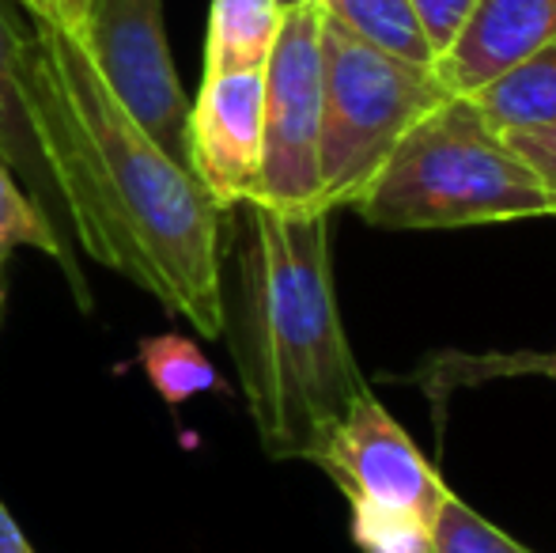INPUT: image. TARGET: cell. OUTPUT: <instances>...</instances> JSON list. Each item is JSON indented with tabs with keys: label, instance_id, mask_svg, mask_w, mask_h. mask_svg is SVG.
Instances as JSON below:
<instances>
[{
	"label": "cell",
	"instance_id": "1",
	"mask_svg": "<svg viewBox=\"0 0 556 553\" xmlns=\"http://www.w3.org/2000/svg\"><path fill=\"white\" fill-rule=\"evenodd\" d=\"M23 99L68 213V236L201 338H224L227 216L111 96L61 23L30 20Z\"/></svg>",
	"mask_w": 556,
	"mask_h": 553
},
{
	"label": "cell",
	"instance_id": "2",
	"mask_svg": "<svg viewBox=\"0 0 556 553\" xmlns=\"http://www.w3.org/2000/svg\"><path fill=\"white\" fill-rule=\"evenodd\" d=\"M235 300L224 303L235 368L257 440L273 458H311L364 399L330 266V216L239 205Z\"/></svg>",
	"mask_w": 556,
	"mask_h": 553
},
{
	"label": "cell",
	"instance_id": "3",
	"mask_svg": "<svg viewBox=\"0 0 556 553\" xmlns=\"http://www.w3.org/2000/svg\"><path fill=\"white\" fill-rule=\"evenodd\" d=\"M371 228H473L556 216V190L466 96L435 103L352 205Z\"/></svg>",
	"mask_w": 556,
	"mask_h": 553
},
{
	"label": "cell",
	"instance_id": "4",
	"mask_svg": "<svg viewBox=\"0 0 556 553\" xmlns=\"http://www.w3.org/2000/svg\"><path fill=\"white\" fill-rule=\"evenodd\" d=\"M451 91L417 68L352 38L323 15V209H352L402 137Z\"/></svg>",
	"mask_w": 556,
	"mask_h": 553
},
{
	"label": "cell",
	"instance_id": "5",
	"mask_svg": "<svg viewBox=\"0 0 556 553\" xmlns=\"http://www.w3.org/2000/svg\"><path fill=\"white\" fill-rule=\"evenodd\" d=\"M318 140H323V8L311 0L285 12L277 46L265 61L262 171L247 205H265L285 216L326 213Z\"/></svg>",
	"mask_w": 556,
	"mask_h": 553
},
{
	"label": "cell",
	"instance_id": "6",
	"mask_svg": "<svg viewBox=\"0 0 556 553\" xmlns=\"http://www.w3.org/2000/svg\"><path fill=\"white\" fill-rule=\"evenodd\" d=\"M76 42L111 96L170 160L186 163V91L163 27V0H91Z\"/></svg>",
	"mask_w": 556,
	"mask_h": 553
},
{
	"label": "cell",
	"instance_id": "7",
	"mask_svg": "<svg viewBox=\"0 0 556 553\" xmlns=\"http://www.w3.org/2000/svg\"><path fill=\"white\" fill-rule=\"evenodd\" d=\"M307 463L330 474L349 508L432 524L446 493V481L371 391L352 402V410L323 436Z\"/></svg>",
	"mask_w": 556,
	"mask_h": 553
},
{
	"label": "cell",
	"instance_id": "8",
	"mask_svg": "<svg viewBox=\"0 0 556 553\" xmlns=\"http://www.w3.org/2000/svg\"><path fill=\"white\" fill-rule=\"evenodd\" d=\"M265 68L205 73L186 111V167L205 193L235 213L257 190L262 171Z\"/></svg>",
	"mask_w": 556,
	"mask_h": 553
},
{
	"label": "cell",
	"instance_id": "9",
	"mask_svg": "<svg viewBox=\"0 0 556 553\" xmlns=\"http://www.w3.org/2000/svg\"><path fill=\"white\" fill-rule=\"evenodd\" d=\"M553 38L556 0H477L435 76L451 96H473Z\"/></svg>",
	"mask_w": 556,
	"mask_h": 553
},
{
	"label": "cell",
	"instance_id": "10",
	"mask_svg": "<svg viewBox=\"0 0 556 553\" xmlns=\"http://www.w3.org/2000/svg\"><path fill=\"white\" fill-rule=\"evenodd\" d=\"M23 50H27V27H20L8 0H0V160L12 167L30 201L46 213V221L65 236V201L50 178L35 126H30L27 99H23Z\"/></svg>",
	"mask_w": 556,
	"mask_h": 553
},
{
	"label": "cell",
	"instance_id": "11",
	"mask_svg": "<svg viewBox=\"0 0 556 553\" xmlns=\"http://www.w3.org/2000/svg\"><path fill=\"white\" fill-rule=\"evenodd\" d=\"M466 99L504 137L556 126V38Z\"/></svg>",
	"mask_w": 556,
	"mask_h": 553
},
{
	"label": "cell",
	"instance_id": "12",
	"mask_svg": "<svg viewBox=\"0 0 556 553\" xmlns=\"http://www.w3.org/2000/svg\"><path fill=\"white\" fill-rule=\"evenodd\" d=\"M285 8L277 0H213L205 35V73L265 68L277 46Z\"/></svg>",
	"mask_w": 556,
	"mask_h": 553
},
{
	"label": "cell",
	"instance_id": "13",
	"mask_svg": "<svg viewBox=\"0 0 556 553\" xmlns=\"http://www.w3.org/2000/svg\"><path fill=\"white\" fill-rule=\"evenodd\" d=\"M20 247H30V251H42L46 259H53L61 269H65V280L73 288L80 311H91V292L88 280H84V269L76 262V251L68 247V239L46 221L42 209L30 201V193L23 190V183L12 175L4 160H0V296H4V274L8 262Z\"/></svg>",
	"mask_w": 556,
	"mask_h": 553
},
{
	"label": "cell",
	"instance_id": "14",
	"mask_svg": "<svg viewBox=\"0 0 556 553\" xmlns=\"http://www.w3.org/2000/svg\"><path fill=\"white\" fill-rule=\"evenodd\" d=\"M326 20L352 38L417 68H435V50L409 0H318Z\"/></svg>",
	"mask_w": 556,
	"mask_h": 553
},
{
	"label": "cell",
	"instance_id": "15",
	"mask_svg": "<svg viewBox=\"0 0 556 553\" xmlns=\"http://www.w3.org/2000/svg\"><path fill=\"white\" fill-rule=\"evenodd\" d=\"M519 376L556 379V349H549V353H534V349H515V353H458V349H443V353L428 356L409 379L417 387H425L428 399L440 406L458 387Z\"/></svg>",
	"mask_w": 556,
	"mask_h": 553
},
{
	"label": "cell",
	"instance_id": "16",
	"mask_svg": "<svg viewBox=\"0 0 556 553\" xmlns=\"http://www.w3.org/2000/svg\"><path fill=\"white\" fill-rule=\"evenodd\" d=\"M137 361L148 387L167 406H182V402L198 399V394L220 391L224 387L213 361L186 334H152V338H140Z\"/></svg>",
	"mask_w": 556,
	"mask_h": 553
},
{
	"label": "cell",
	"instance_id": "17",
	"mask_svg": "<svg viewBox=\"0 0 556 553\" xmlns=\"http://www.w3.org/2000/svg\"><path fill=\"white\" fill-rule=\"evenodd\" d=\"M432 542L435 553H534L500 527H492L481 512H473L451 489L443 493L440 508L432 516Z\"/></svg>",
	"mask_w": 556,
	"mask_h": 553
},
{
	"label": "cell",
	"instance_id": "18",
	"mask_svg": "<svg viewBox=\"0 0 556 553\" xmlns=\"http://www.w3.org/2000/svg\"><path fill=\"white\" fill-rule=\"evenodd\" d=\"M352 542L364 553H435L432 524H420L409 516H390V512L352 508Z\"/></svg>",
	"mask_w": 556,
	"mask_h": 553
},
{
	"label": "cell",
	"instance_id": "19",
	"mask_svg": "<svg viewBox=\"0 0 556 553\" xmlns=\"http://www.w3.org/2000/svg\"><path fill=\"white\" fill-rule=\"evenodd\" d=\"M409 4H413V12H417L420 27H425L428 42H432L435 61H440L443 53L451 50L454 38L462 35V27H466L477 0H409Z\"/></svg>",
	"mask_w": 556,
	"mask_h": 553
},
{
	"label": "cell",
	"instance_id": "20",
	"mask_svg": "<svg viewBox=\"0 0 556 553\" xmlns=\"http://www.w3.org/2000/svg\"><path fill=\"white\" fill-rule=\"evenodd\" d=\"M507 144L538 171V178H542L549 190H556V126L527 129V134H507Z\"/></svg>",
	"mask_w": 556,
	"mask_h": 553
},
{
	"label": "cell",
	"instance_id": "21",
	"mask_svg": "<svg viewBox=\"0 0 556 553\" xmlns=\"http://www.w3.org/2000/svg\"><path fill=\"white\" fill-rule=\"evenodd\" d=\"M0 553H38L30 546L27 535H23V527L15 524V516L8 512L4 501H0Z\"/></svg>",
	"mask_w": 556,
	"mask_h": 553
},
{
	"label": "cell",
	"instance_id": "22",
	"mask_svg": "<svg viewBox=\"0 0 556 553\" xmlns=\"http://www.w3.org/2000/svg\"><path fill=\"white\" fill-rule=\"evenodd\" d=\"M91 0H58V15H61V27L68 30V35H76L84 23V15H88Z\"/></svg>",
	"mask_w": 556,
	"mask_h": 553
},
{
	"label": "cell",
	"instance_id": "23",
	"mask_svg": "<svg viewBox=\"0 0 556 553\" xmlns=\"http://www.w3.org/2000/svg\"><path fill=\"white\" fill-rule=\"evenodd\" d=\"M27 12V20H46V23H61L58 15V0H12Z\"/></svg>",
	"mask_w": 556,
	"mask_h": 553
},
{
	"label": "cell",
	"instance_id": "24",
	"mask_svg": "<svg viewBox=\"0 0 556 553\" xmlns=\"http://www.w3.org/2000/svg\"><path fill=\"white\" fill-rule=\"evenodd\" d=\"M285 12H292V8H303V4H311V0H277Z\"/></svg>",
	"mask_w": 556,
	"mask_h": 553
},
{
	"label": "cell",
	"instance_id": "25",
	"mask_svg": "<svg viewBox=\"0 0 556 553\" xmlns=\"http://www.w3.org/2000/svg\"><path fill=\"white\" fill-rule=\"evenodd\" d=\"M0 315H4V296H0Z\"/></svg>",
	"mask_w": 556,
	"mask_h": 553
}]
</instances>
